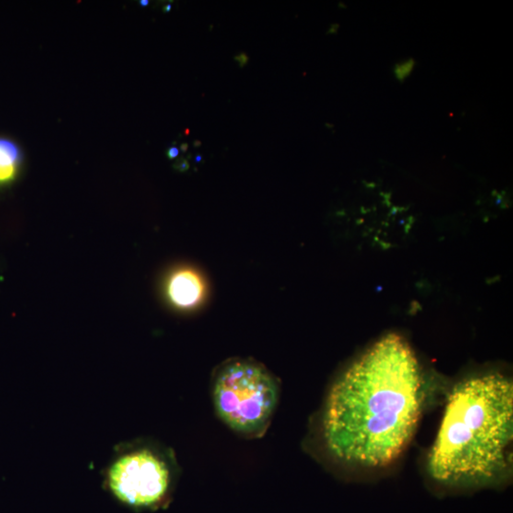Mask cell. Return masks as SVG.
I'll list each match as a JSON object with an SVG mask.
<instances>
[{
    "label": "cell",
    "mask_w": 513,
    "mask_h": 513,
    "mask_svg": "<svg viewBox=\"0 0 513 513\" xmlns=\"http://www.w3.org/2000/svg\"><path fill=\"white\" fill-rule=\"evenodd\" d=\"M181 468L172 448L150 438L123 442L103 471V488L135 512L166 509L173 501Z\"/></svg>",
    "instance_id": "4"
},
{
    "label": "cell",
    "mask_w": 513,
    "mask_h": 513,
    "mask_svg": "<svg viewBox=\"0 0 513 513\" xmlns=\"http://www.w3.org/2000/svg\"><path fill=\"white\" fill-rule=\"evenodd\" d=\"M170 10H171V4H168V5H166V7H164V11L166 13H168Z\"/></svg>",
    "instance_id": "14"
},
{
    "label": "cell",
    "mask_w": 513,
    "mask_h": 513,
    "mask_svg": "<svg viewBox=\"0 0 513 513\" xmlns=\"http://www.w3.org/2000/svg\"><path fill=\"white\" fill-rule=\"evenodd\" d=\"M234 59H235L237 62H238V64H239V67H240V68H244V67L248 63V61H249V57H248V55H247L246 53H245V52H240V53H238L237 55H235V56H234Z\"/></svg>",
    "instance_id": "8"
},
{
    "label": "cell",
    "mask_w": 513,
    "mask_h": 513,
    "mask_svg": "<svg viewBox=\"0 0 513 513\" xmlns=\"http://www.w3.org/2000/svg\"><path fill=\"white\" fill-rule=\"evenodd\" d=\"M167 296L179 308H192L204 295V282L201 275L190 268H182L174 272L167 282Z\"/></svg>",
    "instance_id": "5"
},
{
    "label": "cell",
    "mask_w": 513,
    "mask_h": 513,
    "mask_svg": "<svg viewBox=\"0 0 513 513\" xmlns=\"http://www.w3.org/2000/svg\"><path fill=\"white\" fill-rule=\"evenodd\" d=\"M414 65H415V61L413 59H412V58L408 59V60H405L404 62L398 63L395 67V75H396V77L398 78V80L402 82L406 77H408L411 74Z\"/></svg>",
    "instance_id": "7"
},
{
    "label": "cell",
    "mask_w": 513,
    "mask_h": 513,
    "mask_svg": "<svg viewBox=\"0 0 513 513\" xmlns=\"http://www.w3.org/2000/svg\"><path fill=\"white\" fill-rule=\"evenodd\" d=\"M188 144H187V143H185V144H183V145H181L182 152H187V150H188Z\"/></svg>",
    "instance_id": "13"
},
{
    "label": "cell",
    "mask_w": 513,
    "mask_h": 513,
    "mask_svg": "<svg viewBox=\"0 0 513 513\" xmlns=\"http://www.w3.org/2000/svg\"><path fill=\"white\" fill-rule=\"evenodd\" d=\"M186 134H187V135H188V134H189V130H186Z\"/></svg>",
    "instance_id": "17"
},
{
    "label": "cell",
    "mask_w": 513,
    "mask_h": 513,
    "mask_svg": "<svg viewBox=\"0 0 513 513\" xmlns=\"http://www.w3.org/2000/svg\"><path fill=\"white\" fill-rule=\"evenodd\" d=\"M179 153H180V152H179L178 147H175V146H173V147H169V148H168V150L166 152L167 157H168L169 159H174V158H176V157L179 155Z\"/></svg>",
    "instance_id": "10"
},
{
    "label": "cell",
    "mask_w": 513,
    "mask_h": 513,
    "mask_svg": "<svg viewBox=\"0 0 513 513\" xmlns=\"http://www.w3.org/2000/svg\"><path fill=\"white\" fill-rule=\"evenodd\" d=\"M281 381L252 357H230L211 376L214 412L224 426L245 439L262 438L275 416L281 398Z\"/></svg>",
    "instance_id": "3"
},
{
    "label": "cell",
    "mask_w": 513,
    "mask_h": 513,
    "mask_svg": "<svg viewBox=\"0 0 513 513\" xmlns=\"http://www.w3.org/2000/svg\"><path fill=\"white\" fill-rule=\"evenodd\" d=\"M148 4H149V1H148V0H141V1H140V5H141V6H143V7L147 6Z\"/></svg>",
    "instance_id": "12"
},
{
    "label": "cell",
    "mask_w": 513,
    "mask_h": 513,
    "mask_svg": "<svg viewBox=\"0 0 513 513\" xmlns=\"http://www.w3.org/2000/svg\"><path fill=\"white\" fill-rule=\"evenodd\" d=\"M201 160H202V156H201V155H198V156L196 157V161H197V162H199V161H201Z\"/></svg>",
    "instance_id": "16"
},
{
    "label": "cell",
    "mask_w": 513,
    "mask_h": 513,
    "mask_svg": "<svg viewBox=\"0 0 513 513\" xmlns=\"http://www.w3.org/2000/svg\"><path fill=\"white\" fill-rule=\"evenodd\" d=\"M339 27H340V26H339L338 24H335V25H332L331 29L328 31V34H336V33H337V31H338V29H339Z\"/></svg>",
    "instance_id": "11"
},
{
    "label": "cell",
    "mask_w": 513,
    "mask_h": 513,
    "mask_svg": "<svg viewBox=\"0 0 513 513\" xmlns=\"http://www.w3.org/2000/svg\"><path fill=\"white\" fill-rule=\"evenodd\" d=\"M193 145H194V146H197V147H198V146H200V145H202V143H201L200 141H195Z\"/></svg>",
    "instance_id": "15"
},
{
    "label": "cell",
    "mask_w": 513,
    "mask_h": 513,
    "mask_svg": "<svg viewBox=\"0 0 513 513\" xmlns=\"http://www.w3.org/2000/svg\"><path fill=\"white\" fill-rule=\"evenodd\" d=\"M421 405L417 358L401 336L389 334L333 383L318 423L323 449L348 467H387L412 441Z\"/></svg>",
    "instance_id": "1"
},
{
    "label": "cell",
    "mask_w": 513,
    "mask_h": 513,
    "mask_svg": "<svg viewBox=\"0 0 513 513\" xmlns=\"http://www.w3.org/2000/svg\"><path fill=\"white\" fill-rule=\"evenodd\" d=\"M18 156L17 147L13 143L0 140V182L9 181L15 177Z\"/></svg>",
    "instance_id": "6"
},
{
    "label": "cell",
    "mask_w": 513,
    "mask_h": 513,
    "mask_svg": "<svg viewBox=\"0 0 513 513\" xmlns=\"http://www.w3.org/2000/svg\"><path fill=\"white\" fill-rule=\"evenodd\" d=\"M174 167L177 168V169H179V170H181V171H186V170H188V168H189V164H188L187 160L180 159L177 161V163L175 164Z\"/></svg>",
    "instance_id": "9"
},
{
    "label": "cell",
    "mask_w": 513,
    "mask_h": 513,
    "mask_svg": "<svg viewBox=\"0 0 513 513\" xmlns=\"http://www.w3.org/2000/svg\"><path fill=\"white\" fill-rule=\"evenodd\" d=\"M512 438L511 381L498 374L467 379L450 393L428 472L449 488L489 484L507 469Z\"/></svg>",
    "instance_id": "2"
}]
</instances>
